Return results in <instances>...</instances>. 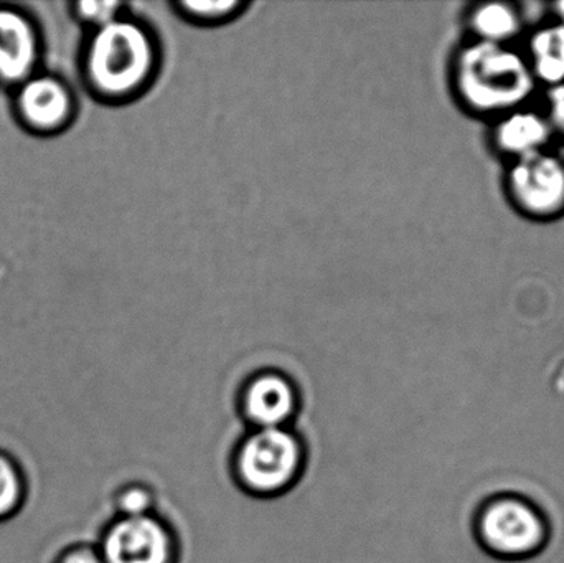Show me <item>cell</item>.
Returning <instances> with one entry per match:
<instances>
[{"instance_id": "16", "label": "cell", "mask_w": 564, "mask_h": 563, "mask_svg": "<svg viewBox=\"0 0 564 563\" xmlns=\"http://www.w3.org/2000/svg\"><path fill=\"white\" fill-rule=\"evenodd\" d=\"M128 13L124 3L115 2V0H93V2H79L78 15L85 20L86 23L93 26V30L99 26L108 25L115 22L119 17Z\"/></svg>"}, {"instance_id": "18", "label": "cell", "mask_w": 564, "mask_h": 563, "mask_svg": "<svg viewBox=\"0 0 564 563\" xmlns=\"http://www.w3.org/2000/svg\"><path fill=\"white\" fill-rule=\"evenodd\" d=\"M549 105L550 124L564 136V82L550 88Z\"/></svg>"}, {"instance_id": "4", "label": "cell", "mask_w": 564, "mask_h": 563, "mask_svg": "<svg viewBox=\"0 0 564 563\" xmlns=\"http://www.w3.org/2000/svg\"><path fill=\"white\" fill-rule=\"evenodd\" d=\"M477 539L489 554L517 561L532 557L545 548V516L520 496H497L480 508Z\"/></svg>"}, {"instance_id": "7", "label": "cell", "mask_w": 564, "mask_h": 563, "mask_svg": "<svg viewBox=\"0 0 564 563\" xmlns=\"http://www.w3.org/2000/svg\"><path fill=\"white\" fill-rule=\"evenodd\" d=\"M240 407L253 429H288L299 409L297 387L285 373L263 370L245 383Z\"/></svg>"}, {"instance_id": "14", "label": "cell", "mask_w": 564, "mask_h": 563, "mask_svg": "<svg viewBox=\"0 0 564 563\" xmlns=\"http://www.w3.org/2000/svg\"><path fill=\"white\" fill-rule=\"evenodd\" d=\"M29 498V481L22 465L0 450V522L15 518Z\"/></svg>"}, {"instance_id": "5", "label": "cell", "mask_w": 564, "mask_h": 563, "mask_svg": "<svg viewBox=\"0 0 564 563\" xmlns=\"http://www.w3.org/2000/svg\"><path fill=\"white\" fill-rule=\"evenodd\" d=\"M98 551L105 563H174L177 542L158 516H118L102 532Z\"/></svg>"}, {"instance_id": "13", "label": "cell", "mask_w": 564, "mask_h": 563, "mask_svg": "<svg viewBox=\"0 0 564 563\" xmlns=\"http://www.w3.org/2000/svg\"><path fill=\"white\" fill-rule=\"evenodd\" d=\"M181 19L200 26H218L240 19L251 3L245 0H212V2H192L178 0L171 3Z\"/></svg>"}, {"instance_id": "10", "label": "cell", "mask_w": 564, "mask_h": 563, "mask_svg": "<svg viewBox=\"0 0 564 563\" xmlns=\"http://www.w3.org/2000/svg\"><path fill=\"white\" fill-rule=\"evenodd\" d=\"M552 131L545 116L517 109L497 126L496 142L500 151L520 159L543 151V145L552 138Z\"/></svg>"}, {"instance_id": "12", "label": "cell", "mask_w": 564, "mask_h": 563, "mask_svg": "<svg viewBox=\"0 0 564 563\" xmlns=\"http://www.w3.org/2000/svg\"><path fill=\"white\" fill-rule=\"evenodd\" d=\"M470 25L482 42L506 45L522 29L520 13L510 3L490 2L474 9Z\"/></svg>"}, {"instance_id": "11", "label": "cell", "mask_w": 564, "mask_h": 563, "mask_svg": "<svg viewBox=\"0 0 564 563\" xmlns=\"http://www.w3.org/2000/svg\"><path fill=\"white\" fill-rule=\"evenodd\" d=\"M530 66L535 79L550 86L564 82V25L539 30L530 42Z\"/></svg>"}, {"instance_id": "8", "label": "cell", "mask_w": 564, "mask_h": 563, "mask_svg": "<svg viewBox=\"0 0 564 563\" xmlns=\"http://www.w3.org/2000/svg\"><path fill=\"white\" fill-rule=\"evenodd\" d=\"M36 36L25 17L0 10V78L19 82L32 72Z\"/></svg>"}, {"instance_id": "1", "label": "cell", "mask_w": 564, "mask_h": 563, "mask_svg": "<svg viewBox=\"0 0 564 563\" xmlns=\"http://www.w3.org/2000/svg\"><path fill=\"white\" fill-rule=\"evenodd\" d=\"M161 66V40L144 20L128 12L93 30L86 76L93 91L106 101H134L152 88Z\"/></svg>"}, {"instance_id": "3", "label": "cell", "mask_w": 564, "mask_h": 563, "mask_svg": "<svg viewBox=\"0 0 564 563\" xmlns=\"http://www.w3.org/2000/svg\"><path fill=\"white\" fill-rule=\"evenodd\" d=\"M304 446L289 429H254L235 455V476L254 496H276L291 488L304 468Z\"/></svg>"}, {"instance_id": "6", "label": "cell", "mask_w": 564, "mask_h": 563, "mask_svg": "<svg viewBox=\"0 0 564 563\" xmlns=\"http://www.w3.org/2000/svg\"><path fill=\"white\" fill-rule=\"evenodd\" d=\"M509 188L527 214H560L564 210V161L545 151L517 159L509 174Z\"/></svg>"}, {"instance_id": "2", "label": "cell", "mask_w": 564, "mask_h": 563, "mask_svg": "<svg viewBox=\"0 0 564 563\" xmlns=\"http://www.w3.org/2000/svg\"><path fill=\"white\" fill-rule=\"evenodd\" d=\"M457 95L476 111H510L523 105L535 88V75L525 56L500 43H469L453 66Z\"/></svg>"}, {"instance_id": "9", "label": "cell", "mask_w": 564, "mask_h": 563, "mask_svg": "<svg viewBox=\"0 0 564 563\" xmlns=\"http://www.w3.org/2000/svg\"><path fill=\"white\" fill-rule=\"evenodd\" d=\"M23 118L39 129L59 128L72 112V96L53 78L32 79L19 96Z\"/></svg>"}, {"instance_id": "15", "label": "cell", "mask_w": 564, "mask_h": 563, "mask_svg": "<svg viewBox=\"0 0 564 563\" xmlns=\"http://www.w3.org/2000/svg\"><path fill=\"white\" fill-rule=\"evenodd\" d=\"M154 496L145 486H126L118 492L116 509L122 518H139V516L152 515Z\"/></svg>"}, {"instance_id": "19", "label": "cell", "mask_w": 564, "mask_h": 563, "mask_svg": "<svg viewBox=\"0 0 564 563\" xmlns=\"http://www.w3.org/2000/svg\"><path fill=\"white\" fill-rule=\"evenodd\" d=\"M555 10H556V15L560 17V20H562V25H564V2H558L556 3L555 6Z\"/></svg>"}, {"instance_id": "17", "label": "cell", "mask_w": 564, "mask_h": 563, "mask_svg": "<svg viewBox=\"0 0 564 563\" xmlns=\"http://www.w3.org/2000/svg\"><path fill=\"white\" fill-rule=\"evenodd\" d=\"M53 563H105V561H102L98 548L75 544L59 552L58 557H56Z\"/></svg>"}]
</instances>
